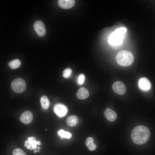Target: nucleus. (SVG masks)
I'll list each match as a JSON object with an SVG mask.
<instances>
[{"mask_svg":"<svg viewBox=\"0 0 155 155\" xmlns=\"http://www.w3.org/2000/svg\"><path fill=\"white\" fill-rule=\"evenodd\" d=\"M40 102L42 107L44 109H47L50 105L49 101L45 95L41 97Z\"/></svg>","mask_w":155,"mask_h":155,"instance_id":"obj_16","label":"nucleus"},{"mask_svg":"<svg viewBox=\"0 0 155 155\" xmlns=\"http://www.w3.org/2000/svg\"><path fill=\"white\" fill-rule=\"evenodd\" d=\"M126 32V28L124 27L116 29L110 36L108 40L109 43L113 46L121 44Z\"/></svg>","mask_w":155,"mask_h":155,"instance_id":"obj_3","label":"nucleus"},{"mask_svg":"<svg viewBox=\"0 0 155 155\" xmlns=\"http://www.w3.org/2000/svg\"><path fill=\"white\" fill-rule=\"evenodd\" d=\"M89 94L88 90L84 87H81L77 91L76 95L78 98L81 99H84L87 98Z\"/></svg>","mask_w":155,"mask_h":155,"instance_id":"obj_13","label":"nucleus"},{"mask_svg":"<svg viewBox=\"0 0 155 155\" xmlns=\"http://www.w3.org/2000/svg\"><path fill=\"white\" fill-rule=\"evenodd\" d=\"M27 140L25 141L24 146L27 149L30 150H36L37 145H40L41 144L40 142L36 141L34 137H28Z\"/></svg>","mask_w":155,"mask_h":155,"instance_id":"obj_6","label":"nucleus"},{"mask_svg":"<svg viewBox=\"0 0 155 155\" xmlns=\"http://www.w3.org/2000/svg\"><path fill=\"white\" fill-rule=\"evenodd\" d=\"M20 61L18 59L13 60L9 63V66L12 69H16L18 68L20 66Z\"/></svg>","mask_w":155,"mask_h":155,"instance_id":"obj_17","label":"nucleus"},{"mask_svg":"<svg viewBox=\"0 0 155 155\" xmlns=\"http://www.w3.org/2000/svg\"><path fill=\"white\" fill-rule=\"evenodd\" d=\"M13 155H26L25 152L22 149L19 148H16L13 152Z\"/></svg>","mask_w":155,"mask_h":155,"instance_id":"obj_20","label":"nucleus"},{"mask_svg":"<svg viewBox=\"0 0 155 155\" xmlns=\"http://www.w3.org/2000/svg\"><path fill=\"white\" fill-rule=\"evenodd\" d=\"M58 133L61 138H70L71 137L70 133L64 131L62 129L59 130L58 132Z\"/></svg>","mask_w":155,"mask_h":155,"instance_id":"obj_18","label":"nucleus"},{"mask_svg":"<svg viewBox=\"0 0 155 155\" xmlns=\"http://www.w3.org/2000/svg\"><path fill=\"white\" fill-rule=\"evenodd\" d=\"M12 90L17 93H20L23 92L26 88L25 81L21 78H18L14 80L11 84Z\"/></svg>","mask_w":155,"mask_h":155,"instance_id":"obj_4","label":"nucleus"},{"mask_svg":"<svg viewBox=\"0 0 155 155\" xmlns=\"http://www.w3.org/2000/svg\"><path fill=\"white\" fill-rule=\"evenodd\" d=\"M104 115L108 121L113 122L116 120L117 117L116 113L111 108H106L104 111Z\"/></svg>","mask_w":155,"mask_h":155,"instance_id":"obj_12","label":"nucleus"},{"mask_svg":"<svg viewBox=\"0 0 155 155\" xmlns=\"http://www.w3.org/2000/svg\"><path fill=\"white\" fill-rule=\"evenodd\" d=\"M72 72V71L71 68H67L63 71V76L65 78H68L71 75Z\"/></svg>","mask_w":155,"mask_h":155,"instance_id":"obj_19","label":"nucleus"},{"mask_svg":"<svg viewBox=\"0 0 155 155\" xmlns=\"http://www.w3.org/2000/svg\"><path fill=\"white\" fill-rule=\"evenodd\" d=\"M78 120L77 117L74 115L69 116L66 120L67 124L70 127L75 126L78 123Z\"/></svg>","mask_w":155,"mask_h":155,"instance_id":"obj_14","label":"nucleus"},{"mask_svg":"<svg viewBox=\"0 0 155 155\" xmlns=\"http://www.w3.org/2000/svg\"><path fill=\"white\" fill-rule=\"evenodd\" d=\"M33 118L32 113L29 111H27L22 114L20 117V120L24 124H28L32 121Z\"/></svg>","mask_w":155,"mask_h":155,"instance_id":"obj_10","label":"nucleus"},{"mask_svg":"<svg viewBox=\"0 0 155 155\" xmlns=\"http://www.w3.org/2000/svg\"><path fill=\"white\" fill-rule=\"evenodd\" d=\"M34 28L38 35L40 36L45 35L46 30L44 23L41 21H37L34 24Z\"/></svg>","mask_w":155,"mask_h":155,"instance_id":"obj_7","label":"nucleus"},{"mask_svg":"<svg viewBox=\"0 0 155 155\" xmlns=\"http://www.w3.org/2000/svg\"><path fill=\"white\" fill-rule=\"evenodd\" d=\"M86 146L90 151H92L95 150L96 148V145L94 143V140L92 137H88L85 141Z\"/></svg>","mask_w":155,"mask_h":155,"instance_id":"obj_15","label":"nucleus"},{"mask_svg":"<svg viewBox=\"0 0 155 155\" xmlns=\"http://www.w3.org/2000/svg\"><path fill=\"white\" fill-rule=\"evenodd\" d=\"M112 88L114 92L119 95L124 94L126 90L125 85L120 81L114 82L113 84Z\"/></svg>","mask_w":155,"mask_h":155,"instance_id":"obj_5","label":"nucleus"},{"mask_svg":"<svg viewBox=\"0 0 155 155\" xmlns=\"http://www.w3.org/2000/svg\"><path fill=\"white\" fill-rule=\"evenodd\" d=\"M138 86L140 88L144 91L149 90L151 88V85L150 81L146 78H141L138 80Z\"/></svg>","mask_w":155,"mask_h":155,"instance_id":"obj_8","label":"nucleus"},{"mask_svg":"<svg viewBox=\"0 0 155 155\" xmlns=\"http://www.w3.org/2000/svg\"><path fill=\"white\" fill-rule=\"evenodd\" d=\"M75 3V1L74 0H59L58 1L59 6L64 9H68L72 7Z\"/></svg>","mask_w":155,"mask_h":155,"instance_id":"obj_11","label":"nucleus"},{"mask_svg":"<svg viewBox=\"0 0 155 155\" xmlns=\"http://www.w3.org/2000/svg\"><path fill=\"white\" fill-rule=\"evenodd\" d=\"M85 77L83 74H80L78 78V83L80 84H82L84 81Z\"/></svg>","mask_w":155,"mask_h":155,"instance_id":"obj_21","label":"nucleus"},{"mask_svg":"<svg viewBox=\"0 0 155 155\" xmlns=\"http://www.w3.org/2000/svg\"><path fill=\"white\" fill-rule=\"evenodd\" d=\"M150 135L149 129L146 126L139 125L135 127L131 133V138L133 142L137 145L146 143Z\"/></svg>","mask_w":155,"mask_h":155,"instance_id":"obj_1","label":"nucleus"},{"mask_svg":"<svg viewBox=\"0 0 155 155\" xmlns=\"http://www.w3.org/2000/svg\"><path fill=\"white\" fill-rule=\"evenodd\" d=\"M134 57L133 54L127 51L122 50L119 51L116 57V60L120 65L129 66L133 63Z\"/></svg>","mask_w":155,"mask_h":155,"instance_id":"obj_2","label":"nucleus"},{"mask_svg":"<svg viewBox=\"0 0 155 155\" xmlns=\"http://www.w3.org/2000/svg\"><path fill=\"white\" fill-rule=\"evenodd\" d=\"M53 109L55 113L59 117L64 116L67 111V107L61 104H56L54 106Z\"/></svg>","mask_w":155,"mask_h":155,"instance_id":"obj_9","label":"nucleus"}]
</instances>
